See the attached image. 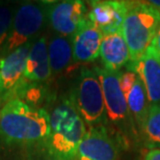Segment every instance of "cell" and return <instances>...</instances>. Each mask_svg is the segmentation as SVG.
<instances>
[{
  "mask_svg": "<svg viewBox=\"0 0 160 160\" xmlns=\"http://www.w3.org/2000/svg\"><path fill=\"white\" fill-rule=\"evenodd\" d=\"M50 133L46 108L12 99L0 108V154L43 151Z\"/></svg>",
  "mask_w": 160,
  "mask_h": 160,
  "instance_id": "obj_1",
  "label": "cell"
},
{
  "mask_svg": "<svg viewBox=\"0 0 160 160\" xmlns=\"http://www.w3.org/2000/svg\"><path fill=\"white\" fill-rule=\"evenodd\" d=\"M49 112L50 133L44 153L48 160H77L79 146L86 133V125L69 97H62Z\"/></svg>",
  "mask_w": 160,
  "mask_h": 160,
  "instance_id": "obj_2",
  "label": "cell"
},
{
  "mask_svg": "<svg viewBox=\"0 0 160 160\" xmlns=\"http://www.w3.org/2000/svg\"><path fill=\"white\" fill-rule=\"evenodd\" d=\"M103 91L107 122L114 128L118 142L129 147L140 139L138 130L128 107L126 97L120 84L121 71H112L104 67H95Z\"/></svg>",
  "mask_w": 160,
  "mask_h": 160,
  "instance_id": "obj_3",
  "label": "cell"
},
{
  "mask_svg": "<svg viewBox=\"0 0 160 160\" xmlns=\"http://www.w3.org/2000/svg\"><path fill=\"white\" fill-rule=\"evenodd\" d=\"M68 97L88 128L107 126L103 91L94 68H80Z\"/></svg>",
  "mask_w": 160,
  "mask_h": 160,
  "instance_id": "obj_4",
  "label": "cell"
},
{
  "mask_svg": "<svg viewBox=\"0 0 160 160\" xmlns=\"http://www.w3.org/2000/svg\"><path fill=\"white\" fill-rule=\"evenodd\" d=\"M160 25V12L148 2H131L122 25V33L130 51V62L145 55Z\"/></svg>",
  "mask_w": 160,
  "mask_h": 160,
  "instance_id": "obj_5",
  "label": "cell"
},
{
  "mask_svg": "<svg viewBox=\"0 0 160 160\" xmlns=\"http://www.w3.org/2000/svg\"><path fill=\"white\" fill-rule=\"evenodd\" d=\"M47 26L48 1H26L17 4L9 34L0 52V58L22 45L36 41Z\"/></svg>",
  "mask_w": 160,
  "mask_h": 160,
  "instance_id": "obj_6",
  "label": "cell"
},
{
  "mask_svg": "<svg viewBox=\"0 0 160 160\" xmlns=\"http://www.w3.org/2000/svg\"><path fill=\"white\" fill-rule=\"evenodd\" d=\"M88 12L81 0L48 1V26L53 33L72 38L86 21Z\"/></svg>",
  "mask_w": 160,
  "mask_h": 160,
  "instance_id": "obj_7",
  "label": "cell"
},
{
  "mask_svg": "<svg viewBox=\"0 0 160 160\" xmlns=\"http://www.w3.org/2000/svg\"><path fill=\"white\" fill-rule=\"evenodd\" d=\"M33 42L22 45L0 58V97L2 105L11 100L16 88L24 78L27 57Z\"/></svg>",
  "mask_w": 160,
  "mask_h": 160,
  "instance_id": "obj_8",
  "label": "cell"
},
{
  "mask_svg": "<svg viewBox=\"0 0 160 160\" xmlns=\"http://www.w3.org/2000/svg\"><path fill=\"white\" fill-rule=\"evenodd\" d=\"M119 154V142L104 126L88 128L78 151V157L88 160H118Z\"/></svg>",
  "mask_w": 160,
  "mask_h": 160,
  "instance_id": "obj_9",
  "label": "cell"
},
{
  "mask_svg": "<svg viewBox=\"0 0 160 160\" xmlns=\"http://www.w3.org/2000/svg\"><path fill=\"white\" fill-rule=\"evenodd\" d=\"M130 1L99 0L89 1L88 20L97 26L103 34L117 32L122 29Z\"/></svg>",
  "mask_w": 160,
  "mask_h": 160,
  "instance_id": "obj_10",
  "label": "cell"
},
{
  "mask_svg": "<svg viewBox=\"0 0 160 160\" xmlns=\"http://www.w3.org/2000/svg\"><path fill=\"white\" fill-rule=\"evenodd\" d=\"M71 40L74 62H92L100 56L103 33L88 19Z\"/></svg>",
  "mask_w": 160,
  "mask_h": 160,
  "instance_id": "obj_11",
  "label": "cell"
},
{
  "mask_svg": "<svg viewBox=\"0 0 160 160\" xmlns=\"http://www.w3.org/2000/svg\"><path fill=\"white\" fill-rule=\"evenodd\" d=\"M52 78L48 54V37L42 34L31 45L27 57L24 80L38 85H45Z\"/></svg>",
  "mask_w": 160,
  "mask_h": 160,
  "instance_id": "obj_12",
  "label": "cell"
},
{
  "mask_svg": "<svg viewBox=\"0 0 160 160\" xmlns=\"http://www.w3.org/2000/svg\"><path fill=\"white\" fill-rule=\"evenodd\" d=\"M126 67L128 71L135 72L142 81L150 105L160 104V60L153 51L149 48L142 58Z\"/></svg>",
  "mask_w": 160,
  "mask_h": 160,
  "instance_id": "obj_13",
  "label": "cell"
},
{
  "mask_svg": "<svg viewBox=\"0 0 160 160\" xmlns=\"http://www.w3.org/2000/svg\"><path fill=\"white\" fill-rule=\"evenodd\" d=\"M100 57L105 69L121 71L130 62V51L122 31L103 34Z\"/></svg>",
  "mask_w": 160,
  "mask_h": 160,
  "instance_id": "obj_14",
  "label": "cell"
},
{
  "mask_svg": "<svg viewBox=\"0 0 160 160\" xmlns=\"http://www.w3.org/2000/svg\"><path fill=\"white\" fill-rule=\"evenodd\" d=\"M48 54L52 76L63 73L74 62L71 38L52 32L48 37Z\"/></svg>",
  "mask_w": 160,
  "mask_h": 160,
  "instance_id": "obj_15",
  "label": "cell"
},
{
  "mask_svg": "<svg viewBox=\"0 0 160 160\" xmlns=\"http://www.w3.org/2000/svg\"><path fill=\"white\" fill-rule=\"evenodd\" d=\"M126 100L130 113L133 118L134 123H135L139 133L140 128L142 126L143 121H145L147 114H148L149 108L151 105H150L146 88L143 85L142 81L138 77V75H137V78L135 82H134L132 88L127 94Z\"/></svg>",
  "mask_w": 160,
  "mask_h": 160,
  "instance_id": "obj_16",
  "label": "cell"
},
{
  "mask_svg": "<svg viewBox=\"0 0 160 160\" xmlns=\"http://www.w3.org/2000/svg\"><path fill=\"white\" fill-rule=\"evenodd\" d=\"M139 136L147 148L160 149V104L150 106Z\"/></svg>",
  "mask_w": 160,
  "mask_h": 160,
  "instance_id": "obj_17",
  "label": "cell"
},
{
  "mask_svg": "<svg viewBox=\"0 0 160 160\" xmlns=\"http://www.w3.org/2000/svg\"><path fill=\"white\" fill-rule=\"evenodd\" d=\"M16 5L8 2H0V52L9 34Z\"/></svg>",
  "mask_w": 160,
  "mask_h": 160,
  "instance_id": "obj_18",
  "label": "cell"
},
{
  "mask_svg": "<svg viewBox=\"0 0 160 160\" xmlns=\"http://www.w3.org/2000/svg\"><path fill=\"white\" fill-rule=\"evenodd\" d=\"M136 78H137V74L135 72L128 71V70L126 72L121 71L120 84H121V88L124 92L125 97H126L128 92H130V89L132 88V86L134 84V82H135Z\"/></svg>",
  "mask_w": 160,
  "mask_h": 160,
  "instance_id": "obj_19",
  "label": "cell"
},
{
  "mask_svg": "<svg viewBox=\"0 0 160 160\" xmlns=\"http://www.w3.org/2000/svg\"><path fill=\"white\" fill-rule=\"evenodd\" d=\"M150 49L153 51V53L155 54V56L160 60V25L157 29V32L155 34L154 39L152 41Z\"/></svg>",
  "mask_w": 160,
  "mask_h": 160,
  "instance_id": "obj_20",
  "label": "cell"
},
{
  "mask_svg": "<svg viewBox=\"0 0 160 160\" xmlns=\"http://www.w3.org/2000/svg\"><path fill=\"white\" fill-rule=\"evenodd\" d=\"M145 160H160V149H151L145 156Z\"/></svg>",
  "mask_w": 160,
  "mask_h": 160,
  "instance_id": "obj_21",
  "label": "cell"
},
{
  "mask_svg": "<svg viewBox=\"0 0 160 160\" xmlns=\"http://www.w3.org/2000/svg\"><path fill=\"white\" fill-rule=\"evenodd\" d=\"M147 2H148L151 6H153L154 8L157 9V11L160 12V1H155V0H153V1H147Z\"/></svg>",
  "mask_w": 160,
  "mask_h": 160,
  "instance_id": "obj_22",
  "label": "cell"
},
{
  "mask_svg": "<svg viewBox=\"0 0 160 160\" xmlns=\"http://www.w3.org/2000/svg\"><path fill=\"white\" fill-rule=\"evenodd\" d=\"M77 160H88V158H84V157H78Z\"/></svg>",
  "mask_w": 160,
  "mask_h": 160,
  "instance_id": "obj_23",
  "label": "cell"
},
{
  "mask_svg": "<svg viewBox=\"0 0 160 160\" xmlns=\"http://www.w3.org/2000/svg\"><path fill=\"white\" fill-rule=\"evenodd\" d=\"M2 106V101H1V97H0V108Z\"/></svg>",
  "mask_w": 160,
  "mask_h": 160,
  "instance_id": "obj_24",
  "label": "cell"
}]
</instances>
